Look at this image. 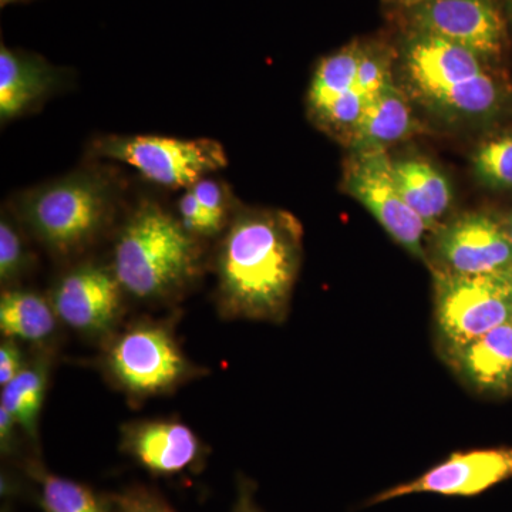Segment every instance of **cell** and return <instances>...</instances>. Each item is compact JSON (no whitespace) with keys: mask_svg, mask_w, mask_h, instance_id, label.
<instances>
[{"mask_svg":"<svg viewBox=\"0 0 512 512\" xmlns=\"http://www.w3.org/2000/svg\"><path fill=\"white\" fill-rule=\"evenodd\" d=\"M302 259V227L278 210L232 215L218 247L217 305L228 319L281 323Z\"/></svg>","mask_w":512,"mask_h":512,"instance_id":"1","label":"cell"},{"mask_svg":"<svg viewBox=\"0 0 512 512\" xmlns=\"http://www.w3.org/2000/svg\"><path fill=\"white\" fill-rule=\"evenodd\" d=\"M488 60L439 37L410 32L402 46L406 89L426 109L448 121H483L500 113L504 84Z\"/></svg>","mask_w":512,"mask_h":512,"instance_id":"2","label":"cell"},{"mask_svg":"<svg viewBox=\"0 0 512 512\" xmlns=\"http://www.w3.org/2000/svg\"><path fill=\"white\" fill-rule=\"evenodd\" d=\"M200 265L198 238L178 217L146 202L121 229L111 269L127 295L163 302L185 291L200 274Z\"/></svg>","mask_w":512,"mask_h":512,"instance_id":"3","label":"cell"},{"mask_svg":"<svg viewBox=\"0 0 512 512\" xmlns=\"http://www.w3.org/2000/svg\"><path fill=\"white\" fill-rule=\"evenodd\" d=\"M101 363L110 382L137 400L173 393L201 376L200 367L185 356L173 329L151 320H140L111 336Z\"/></svg>","mask_w":512,"mask_h":512,"instance_id":"4","label":"cell"},{"mask_svg":"<svg viewBox=\"0 0 512 512\" xmlns=\"http://www.w3.org/2000/svg\"><path fill=\"white\" fill-rule=\"evenodd\" d=\"M111 191L103 178L67 175L30 192L23 215L33 234L57 255H73L92 244L106 227Z\"/></svg>","mask_w":512,"mask_h":512,"instance_id":"5","label":"cell"},{"mask_svg":"<svg viewBox=\"0 0 512 512\" xmlns=\"http://www.w3.org/2000/svg\"><path fill=\"white\" fill-rule=\"evenodd\" d=\"M436 319L448 350L466 345L512 316V266L484 275L434 274Z\"/></svg>","mask_w":512,"mask_h":512,"instance_id":"6","label":"cell"},{"mask_svg":"<svg viewBox=\"0 0 512 512\" xmlns=\"http://www.w3.org/2000/svg\"><path fill=\"white\" fill-rule=\"evenodd\" d=\"M101 156L131 165L165 187H192L228 164L224 147L210 138L180 140L158 136H109L97 141Z\"/></svg>","mask_w":512,"mask_h":512,"instance_id":"7","label":"cell"},{"mask_svg":"<svg viewBox=\"0 0 512 512\" xmlns=\"http://www.w3.org/2000/svg\"><path fill=\"white\" fill-rule=\"evenodd\" d=\"M346 191L386 229L387 234L419 259H426L427 225L403 200L394 183L393 160L386 150L353 151L343 174Z\"/></svg>","mask_w":512,"mask_h":512,"instance_id":"8","label":"cell"},{"mask_svg":"<svg viewBox=\"0 0 512 512\" xmlns=\"http://www.w3.org/2000/svg\"><path fill=\"white\" fill-rule=\"evenodd\" d=\"M409 9L410 32L439 37L487 60L507 45L503 10L495 0H427Z\"/></svg>","mask_w":512,"mask_h":512,"instance_id":"9","label":"cell"},{"mask_svg":"<svg viewBox=\"0 0 512 512\" xmlns=\"http://www.w3.org/2000/svg\"><path fill=\"white\" fill-rule=\"evenodd\" d=\"M512 478V447L458 451L421 476L393 485L366 501L365 507L414 494L476 497Z\"/></svg>","mask_w":512,"mask_h":512,"instance_id":"10","label":"cell"},{"mask_svg":"<svg viewBox=\"0 0 512 512\" xmlns=\"http://www.w3.org/2000/svg\"><path fill=\"white\" fill-rule=\"evenodd\" d=\"M124 295L113 269L83 265L57 282L50 302L69 328L87 336H107L119 323Z\"/></svg>","mask_w":512,"mask_h":512,"instance_id":"11","label":"cell"},{"mask_svg":"<svg viewBox=\"0 0 512 512\" xmlns=\"http://www.w3.org/2000/svg\"><path fill=\"white\" fill-rule=\"evenodd\" d=\"M434 251L439 271L456 275H484L512 266L507 227L483 212L456 218L437 232Z\"/></svg>","mask_w":512,"mask_h":512,"instance_id":"12","label":"cell"},{"mask_svg":"<svg viewBox=\"0 0 512 512\" xmlns=\"http://www.w3.org/2000/svg\"><path fill=\"white\" fill-rule=\"evenodd\" d=\"M121 450L154 476H178L200 470L207 451L177 420H138L121 427Z\"/></svg>","mask_w":512,"mask_h":512,"instance_id":"13","label":"cell"},{"mask_svg":"<svg viewBox=\"0 0 512 512\" xmlns=\"http://www.w3.org/2000/svg\"><path fill=\"white\" fill-rule=\"evenodd\" d=\"M448 353L460 376L476 389L498 393L512 387L511 320Z\"/></svg>","mask_w":512,"mask_h":512,"instance_id":"14","label":"cell"},{"mask_svg":"<svg viewBox=\"0 0 512 512\" xmlns=\"http://www.w3.org/2000/svg\"><path fill=\"white\" fill-rule=\"evenodd\" d=\"M56 70L40 57L0 49V119L22 116L56 86Z\"/></svg>","mask_w":512,"mask_h":512,"instance_id":"15","label":"cell"},{"mask_svg":"<svg viewBox=\"0 0 512 512\" xmlns=\"http://www.w3.org/2000/svg\"><path fill=\"white\" fill-rule=\"evenodd\" d=\"M412 107L402 89L387 83L367 104L362 119L349 138L353 151L386 150L413 133Z\"/></svg>","mask_w":512,"mask_h":512,"instance_id":"16","label":"cell"},{"mask_svg":"<svg viewBox=\"0 0 512 512\" xmlns=\"http://www.w3.org/2000/svg\"><path fill=\"white\" fill-rule=\"evenodd\" d=\"M393 177L403 200L427 228L437 227L453 202V191L446 175L429 161L413 158L393 160Z\"/></svg>","mask_w":512,"mask_h":512,"instance_id":"17","label":"cell"},{"mask_svg":"<svg viewBox=\"0 0 512 512\" xmlns=\"http://www.w3.org/2000/svg\"><path fill=\"white\" fill-rule=\"evenodd\" d=\"M57 315L50 299L25 289H6L0 296V330L5 338L45 342L55 333Z\"/></svg>","mask_w":512,"mask_h":512,"instance_id":"18","label":"cell"},{"mask_svg":"<svg viewBox=\"0 0 512 512\" xmlns=\"http://www.w3.org/2000/svg\"><path fill=\"white\" fill-rule=\"evenodd\" d=\"M50 357H33L12 382L2 387L0 406L5 407L28 439L36 441L40 413L49 386Z\"/></svg>","mask_w":512,"mask_h":512,"instance_id":"19","label":"cell"},{"mask_svg":"<svg viewBox=\"0 0 512 512\" xmlns=\"http://www.w3.org/2000/svg\"><path fill=\"white\" fill-rule=\"evenodd\" d=\"M26 471L39 485L42 512H119L113 495L106 497L87 485L56 476L47 471L39 461H29Z\"/></svg>","mask_w":512,"mask_h":512,"instance_id":"20","label":"cell"},{"mask_svg":"<svg viewBox=\"0 0 512 512\" xmlns=\"http://www.w3.org/2000/svg\"><path fill=\"white\" fill-rule=\"evenodd\" d=\"M362 53L363 43L356 42L320 60L308 92V109L313 120L318 119L333 101L355 89Z\"/></svg>","mask_w":512,"mask_h":512,"instance_id":"21","label":"cell"},{"mask_svg":"<svg viewBox=\"0 0 512 512\" xmlns=\"http://www.w3.org/2000/svg\"><path fill=\"white\" fill-rule=\"evenodd\" d=\"M473 171L485 187L512 190V133L484 141L474 153Z\"/></svg>","mask_w":512,"mask_h":512,"instance_id":"22","label":"cell"},{"mask_svg":"<svg viewBox=\"0 0 512 512\" xmlns=\"http://www.w3.org/2000/svg\"><path fill=\"white\" fill-rule=\"evenodd\" d=\"M392 80V55L380 45H365L357 69L356 86L372 100Z\"/></svg>","mask_w":512,"mask_h":512,"instance_id":"23","label":"cell"},{"mask_svg":"<svg viewBox=\"0 0 512 512\" xmlns=\"http://www.w3.org/2000/svg\"><path fill=\"white\" fill-rule=\"evenodd\" d=\"M29 266V255L19 229L6 215L0 221V281H18Z\"/></svg>","mask_w":512,"mask_h":512,"instance_id":"24","label":"cell"},{"mask_svg":"<svg viewBox=\"0 0 512 512\" xmlns=\"http://www.w3.org/2000/svg\"><path fill=\"white\" fill-rule=\"evenodd\" d=\"M190 190L194 192L202 210L210 218L212 227L217 231V234L225 231L229 221H231V217H229L231 205H229L228 192L224 185L205 177L192 185Z\"/></svg>","mask_w":512,"mask_h":512,"instance_id":"25","label":"cell"},{"mask_svg":"<svg viewBox=\"0 0 512 512\" xmlns=\"http://www.w3.org/2000/svg\"><path fill=\"white\" fill-rule=\"evenodd\" d=\"M119 512H177L157 491L144 485H133L113 495Z\"/></svg>","mask_w":512,"mask_h":512,"instance_id":"26","label":"cell"},{"mask_svg":"<svg viewBox=\"0 0 512 512\" xmlns=\"http://www.w3.org/2000/svg\"><path fill=\"white\" fill-rule=\"evenodd\" d=\"M178 220L194 237L201 238L217 235V231L212 227L210 218L202 210L200 202H198L197 197H195L194 192L190 188L178 201Z\"/></svg>","mask_w":512,"mask_h":512,"instance_id":"27","label":"cell"},{"mask_svg":"<svg viewBox=\"0 0 512 512\" xmlns=\"http://www.w3.org/2000/svg\"><path fill=\"white\" fill-rule=\"evenodd\" d=\"M26 363L28 362L23 357L18 340L3 338L0 343V386L5 387L12 382Z\"/></svg>","mask_w":512,"mask_h":512,"instance_id":"28","label":"cell"},{"mask_svg":"<svg viewBox=\"0 0 512 512\" xmlns=\"http://www.w3.org/2000/svg\"><path fill=\"white\" fill-rule=\"evenodd\" d=\"M20 427L12 414L0 406V448L3 456L10 457L18 450V430Z\"/></svg>","mask_w":512,"mask_h":512,"instance_id":"29","label":"cell"},{"mask_svg":"<svg viewBox=\"0 0 512 512\" xmlns=\"http://www.w3.org/2000/svg\"><path fill=\"white\" fill-rule=\"evenodd\" d=\"M231 512H264L255 503V484L241 478L238 481V494Z\"/></svg>","mask_w":512,"mask_h":512,"instance_id":"30","label":"cell"},{"mask_svg":"<svg viewBox=\"0 0 512 512\" xmlns=\"http://www.w3.org/2000/svg\"><path fill=\"white\" fill-rule=\"evenodd\" d=\"M397 5L406 6V8H413V6L419 5L421 0H392Z\"/></svg>","mask_w":512,"mask_h":512,"instance_id":"31","label":"cell"},{"mask_svg":"<svg viewBox=\"0 0 512 512\" xmlns=\"http://www.w3.org/2000/svg\"><path fill=\"white\" fill-rule=\"evenodd\" d=\"M508 237H510L511 245H512V214L510 220H508L507 224Z\"/></svg>","mask_w":512,"mask_h":512,"instance_id":"32","label":"cell"},{"mask_svg":"<svg viewBox=\"0 0 512 512\" xmlns=\"http://www.w3.org/2000/svg\"><path fill=\"white\" fill-rule=\"evenodd\" d=\"M13 2H20V0H0V5L5 6V5H9V3H13Z\"/></svg>","mask_w":512,"mask_h":512,"instance_id":"33","label":"cell"},{"mask_svg":"<svg viewBox=\"0 0 512 512\" xmlns=\"http://www.w3.org/2000/svg\"><path fill=\"white\" fill-rule=\"evenodd\" d=\"M508 16H510L512 22V0H508Z\"/></svg>","mask_w":512,"mask_h":512,"instance_id":"34","label":"cell"},{"mask_svg":"<svg viewBox=\"0 0 512 512\" xmlns=\"http://www.w3.org/2000/svg\"><path fill=\"white\" fill-rule=\"evenodd\" d=\"M421 2H427V0H421Z\"/></svg>","mask_w":512,"mask_h":512,"instance_id":"35","label":"cell"},{"mask_svg":"<svg viewBox=\"0 0 512 512\" xmlns=\"http://www.w3.org/2000/svg\"><path fill=\"white\" fill-rule=\"evenodd\" d=\"M511 322H512V316H511Z\"/></svg>","mask_w":512,"mask_h":512,"instance_id":"36","label":"cell"}]
</instances>
